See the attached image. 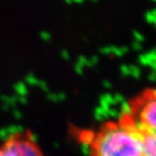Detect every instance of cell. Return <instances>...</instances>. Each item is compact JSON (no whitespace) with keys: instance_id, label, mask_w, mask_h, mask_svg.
<instances>
[{"instance_id":"cell-1","label":"cell","mask_w":156,"mask_h":156,"mask_svg":"<svg viewBox=\"0 0 156 156\" xmlns=\"http://www.w3.org/2000/svg\"><path fill=\"white\" fill-rule=\"evenodd\" d=\"M83 139L90 156H148L136 133L120 118L85 132Z\"/></svg>"},{"instance_id":"cell-2","label":"cell","mask_w":156,"mask_h":156,"mask_svg":"<svg viewBox=\"0 0 156 156\" xmlns=\"http://www.w3.org/2000/svg\"><path fill=\"white\" fill-rule=\"evenodd\" d=\"M119 118L136 133L148 156H156V87L133 97Z\"/></svg>"},{"instance_id":"cell-3","label":"cell","mask_w":156,"mask_h":156,"mask_svg":"<svg viewBox=\"0 0 156 156\" xmlns=\"http://www.w3.org/2000/svg\"><path fill=\"white\" fill-rule=\"evenodd\" d=\"M0 156H46L31 132L12 133L0 143Z\"/></svg>"}]
</instances>
